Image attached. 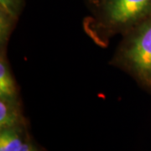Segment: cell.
<instances>
[{
    "instance_id": "6da1fadb",
    "label": "cell",
    "mask_w": 151,
    "mask_h": 151,
    "mask_svg": "<svg viewBox=\"0 0 151 151\" xmlns=\"http://www.w3.org/2000/svg\"><path fill=\"white\" fill-rule=\"evenodd\" d=\"M86 18L83 28L95 43L106 46L151 16V0H100Z\"/></svg>"
},
{
    "instance_id": "7a4b0ae2",
    "label": "cell",
    "mask_w": 151,
    "mask_h": 151,
    "mask_svg": "<svg viewBox=\"0 0 151 151\" xmlns=\"http://www.w3.org/2000/svg\"><path fill=\"white\" fill-rule=\"evenodd\" d=\"M110 64L151 95V16L123 35Z\"/></svg>"
},
{
    "instance_id": "3957f363",
    "label": "cell",
    "mask_w": 151,
    "mask_h": 151,
    "mask_svg": "<svg viewBox=\"0 0 151 151\" xmlns=\"http://www.w3.org/2000/svg\"><path fill=\"white\" fill-rule=\"evenodd\" d=\"M20 100H9L0 98V129L24 127Z\"/></svg>"
},
{
    "instance_id": "277c9868",
    "label": "cell",
    "mask_w": 151,
    "mask_h": 151,
    "mask_svg": "<svg viewBox=\"0 0 151 151\" xmlns=\"http://www.w3.org/2000/svg\"><path fill=\"white\" fill-rule=\"evenodd\" d=\"M0 98L20 100L18 85L7 58L6 49L0 50Z\"/></svg>"
},
{
    "instance_id": "5b68a950",
    "label": "cell",
    "mask_w": 151,
    "mask_h": 151,
    "mask_svg": "<svg viewBox=\"0 0 151 151\" xmlns=\"http://www.w3.org/2000/svg\"><path fill=\"white\" fill-rule=\"evenodd\" d=\"M24 127L0 129V151H19L24 142Z\"/></svg>"
},
{
    "instance_id": "8992f818",
    "label": "cell",
    "mask_w": 151,
    "mask_h": 151,
    "mask_svg": "<svg viewBox=\"0 0 151 151\" xmlns=\"http://www.w3.org/2000/svg\"><path fill=\"white\" fill-rule=\"evenodd\" d=\"M18 19L0 9V50L7 49L11 33L16 25Z\"/></svg>"
},
{
    "instance_id": "52a82bcc",
    "label": "cell",
    "mask_w": 151,
    "mask_h": 151,
    "mask_svg": "<svg viewBox=\"0 0 151 151\" xmlns=\"http://www.w3.org/2000/svg\"><path fill=\"white\" fill-rule=\"evenodd\" d=\"M25 0H0V9L5 11L9 15L19 19Z\"/></svg>"
},
{
    "instance_id": "ba28073f",
    "label": "cell",
    "mask_w": 151,
    "mask_h": 151,
    "mask_svg": "<svg viewBox=\"0 0 151 151\" xmlns=\"http://www.w3.org/2000/svg\"><path fill=\"white\" fill-rule=\"evenodd\" d=\"M19 151H39L36 146L33 143H31L29 140H26L24 144L23 145L22 148L19 150Z\"/></svg>"
},
{
    "instance_id": "9c48e42d",
    "label": "cell",
    "mask_w": 151,
    "mask_h": 151,
    "mask_svg": "<svg viewBox=\"0 0 151 151\" xmlns=\"http://www.w3.org/2000/svg\"><path fill=\"white\" fill-rule=\"evenodd\" d=\"M99 1H100V0H85L86 4L89 6V8H90L91 9H92L94 6H96V4H97Z\"/></svg>"
}]
</instances>
